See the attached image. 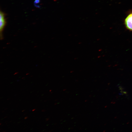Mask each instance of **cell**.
Returning <instances> with one entry per match:
<instances>
[{
    "label": "cell",
    "instance_id": "3957f363",
    "mask_svg": "<svg viewBox=\"0 0 132 132\" xmlns=\"http://www.w3.org/2000/svg\"><path fill=\"white\" fill-rule=\"evenodd\" d=\"M40 0H35L34 2V3L35 4H38L40 2Z\"/></svg>",
    "mask_w": 132,
    "mask_h": 132
},
{
    "label": "cell",
    "instance_id": "6da1fadb",
    "mask_svg": "<svg viewBox=\"0 0 132 132\" xmlns=\"http://www.w3.org/2000/svg\"><path fill=\"white\" fill-rule=\"evenodd\" d=\"M125 22L127 28L132 31V13L129 14L126 18Z\"/></svg>",
    "mask_w": 132,
    "mask_h": 132
},
{
    "label": "cell",
    "instance_id": "9c48e42d",
    "mask_svg": "<svg viewBox=\"0 0 132 132\" xmlns=\"http://www.w3.org/2000/svg\"><path fill=\"white\" fill-rule=\"evenodd\" d=\"M7 117H7H5L4 118H6Z\"/></svg>",
    "mask_w": 132,
    "mask_h": 132
},
{
    "label": "cell",
    "instance_id": "7c38bea8",
    "mask_svg": "<svg viewBox=\"0 0 132 132\" xmlns=\"http://www.w3.org/2000/svg\"><path fill=\"white\" fill-rule=\"evenodd\" d=\"M46 100H44V102L46 101Z\"/></svg>",
    "mask_w": 132,
    "mask_h": 132
},
{
    "label": "cell",
    "instance_id": "7a4b0ae2",
    "mask_svg": "<svg viewBox=\"0 0 132 132\" xmlns=\"http://www.w3.org/2000/svg\"><path fill=\"white\" fill-rule=\"evenodd\" d=\"M5 17V14L1 11L0 12V33L1 32L6 23Z\"/></svg>",
    "mask_w": 132,
    "mask_h": 132
},
{
    "label": "cell",
    "instance_id": "8992f818",
    "mask_svg": "<svg viewBox=\"0 0 132 132\" xmlns=\"http://www.w3.org/2000/svg\"><path fill=\"white\" fill-rule=\"evenodd\" d=\"M49 119V118H47L46 119V121H48V120Z\"/></svg>",
    "mask_w": 132,
    "mask_h": 132
},
{
    "label": "cell",
    "instance_id": "4fadbf2b",
    "mask_svg": "<svg viewBox=\"0 0 132 132\" xmlns=\"http://www.w3.org/2000/svg\"><path fill=\"white\" fill-rule=\"evenodd\" d=\"M1 123H0V125H1Z\"/></svg>",
    "mask_w": 132,
    "mask_h": 132
},
{
    "label": "cell",
    "instance_id": "5b68a950",
    "mask_svg": "<svg viewBox=\"0 0 132 132\" xmlns=\"http://www.w3.org/2000/svg\"><path fill=\"white\" fill-rule=\"evenodd\" d=\"M45 111V110H42V112H44Z\"/></svg>",
    "mask_w": 132,
    "mask_h": 132
},
{
    "label": "cell",
    "instance_id": "8fae6325",
    "mask_svg": "<svg viewBox=\"0 0 132 132\" xmlns=\"http://www.w3.org/2000/svg\"><path fill=\"white\" fill-rule=\"evenodd\" d=\"M51 91V90H50V91Z\"/></svg>",
    "mask_w": 132,
    "mask_h": 132
},
{
    "label": "cell",
    "instance_id": "52a82bcc",
    "mask_svg": "<svg viewBox=\"0 0 132 132\" xmlns=\"http://www.w3.org/2000/svg\"><path fill=\"white\" fill-rule=\"evenodd\" d=\"M36 109H33V110H32V111H34Z\"/></svg>",
    "mask_w": 132,
    "mask_h": 132
},
{
    "label": "cell",
    "instance_id": "30bf717a",
    "mask_svg": "<svg viewBox=\"0 0 132 132\" xmlns=\"http://www.w3.org/2000/svg\"><path fill=\"white\" fill-rule=\"evenodd\" d=\"M5 131H3V132H5Z\"/></svg>",
    "mask_w": 132,
    "mask_h": 132
},
{
    "label": "cell",
    "instance_id": "277c9868",
    "mask_svg": "<svg viewBox=\"0 0 132 132\" xmlns=\"http://www.w3.org/2000/svg\"><path fill=\"white\" fill-rule=\"evenodd\" d=\"M28 118V117L27 116V117H25L24 118V119H27V118Z\"/></svg>",
    "mask_w": 132,
    "mask_h": 132
},
{
    "label": "cell",
    "instance_id": "ba28073f",
    "mask_svg": "<svg viewBox=\"0 0 132 132\" xmlns=\"http://www.w3.org/2000/svg\"><path fill=\"white\" fill-rule=\"evenodd\" d=\"M25 110H22V112H23V111H24Z\"/></svg>",
    "mask_w": 132,
    "mask_h": 132
}]
</instances>
